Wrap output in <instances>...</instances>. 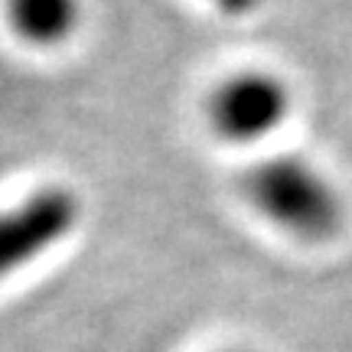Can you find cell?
<instances>
[{
  "mask_svg": "<svg viewBox=\"0 0 352 352\" xmlns=\"http://www.w3.org/2000/svg\"><path fill=\"white\" fill-rule=\"evenodd\" d=\"M245 196L261 219L300 241H327L342 226L336 186L300 157L258 164L245 176Z\"/></svg>",
  "mask_w": 352,
  "mask_h": 352,
  "instance_id": "cell-1",
  "label": "cell"
},
{
  "mask_svg": "<svg viewBox=\"0 0 352 352\" xmlns=\"http://www.w3.org/2000/svg\"><path fill=\"white\" fill-rule=\"evenodd\" d=\"M209 124L228 144H258L284 124L290 111V91L271 72H235L219 82L209 95Z\"/></svg>",
  "mask_w": 352,
  "mask_h": 352,
  "instance_id": "cell-3",
  "label": "cell"
},
{
  "mask_svg": "<svg viewBox=\"0 0 352 352\" xmlns=\"http://www.w3.org/2000/svg\"><path fill=\"white\" fill-rule=\"evenodd\" d=\"M82 202L69 186H43L0 212V280L20 274L76 232Z\"/></svg>",
  "mask_w": 352,
  "mask_h": 352,
  "instance_id": "cell-2",
  "label": "cell"
},
{
  "mask_svg": "<svg viewBox=\"0 0 352 352\" xmlns=\"http://www.w3.org/2000/svg\"><path fill=\"white\" fill-rule=\"evenodd\" d=\"M7 23L30 46L56 50L78 33L82 0H7Z\"/></svg>",
  "mask_w": 352,
  "mask_h": 352,
  "instance_id": "cell-4",
  "label": "cell"
},
{
  "mask_svg": "<svg viewBox=\"0 0 352 352\" xmlns=\"http://www.w3.org/2000/svg\"><path fill=\"white\" fill-rule=\"evenodd\" d=\"M219 7H226L228 13H241L252 7V0H219Z\"/></svg>",
  "mask_w": 352,
  "mask_h": 352,
  "instance_id": "cell-5",
  "label": "cell"
}]
</instances>
